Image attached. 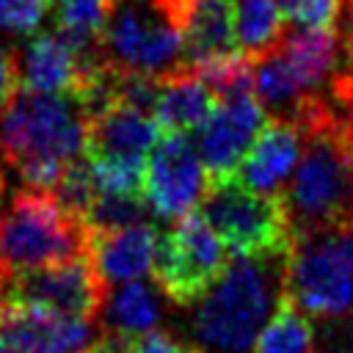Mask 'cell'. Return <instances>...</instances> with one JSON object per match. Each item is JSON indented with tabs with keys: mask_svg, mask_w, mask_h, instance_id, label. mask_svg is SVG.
I'll return each mask as SVG.
<instances>
[{
	"mask_svg": "<svg viewBox=\"0 0 353 353\" xmlns=\"http://www.w3.org/2000/svg\"><path fill=\"white\" fill-rule=\"evenodd\" d=\"M256 353H317L314 350V334L306 320V314L287 298L281 295L273 317L262 328L256 345Z\"/></svg>",
	"mask_w": 353,
	"mask_h": 353,
	"instance_id": "obj_24",
	"label": "cell"
},
{
	"mask_svg": "<svg viewBox=\"0 0 353 353\" xmlns=\"http://www.w3.org/2000/svg\"><path fill=\"white\" fill-rule=\"evenodd\" d=\"M8 281H11V276H8V270H6V265H3V259H0V295L6 292Z\"/></svg>",
	"mask_w": 353,
	"mask_h": 353,
	"instance_id": "obj_31",
	"label": "cell"
},
{
	"mask_svg": "<svg viewBox=\"0 0 353 353\" xmlns=\"http://www.w3.org/2000/svg\"><path fill=\"white\" fill-rule=\"evenodd\" d=\"M279 8L295 30H334V22L342 19L345 0H279Z\"/></svg>",
	"mask_w": 353,
	"mask_h": 353,
	"instance_id": "obj_26",
	"label": "cell"
},
{
	"mask_svg": "<svg viewBox=\"0 0 353 353\" xmlns=\"http://www.w3.org/2000/svg\"><path fill=\"white\" fill-rule=\"evenodd\" d=\"M234 39L240 55L256 61L279 47L284 39V17L279 0H232Z\"/></svg>",
	"mask_w": 353,
	"mask_h": 353,
	"instance_id": "obj_23",
	"label": "cell"
},
{
	"mask_svg": "<svg viewBox=\"0 0 353 353\" xmlns=\"http://www.w3.org/2000/svg\"><path fill=\"white\" fill-rule=\"evenodd\" d=\"M146 207L141 196H113V193H97L94 204L85 212V226L91 234H108L119 229H130L143 221Z\"/></svg>",
	"mask_w": 353,
	"mask_h": 353,
	"instance_id": "obj_25",
	"label": "cell"
},
{
	"mask_svg": "<svg viewBox=\"0 0 353 353\" xmlns=\"http://www.w3.org/2000/svg\"><path fill=\"white\" fill-rule=\"evenodd\" d=\"M3 295L19 303H36L58 314L91 323L94 317H99L108 298L105 281L88 254L33 273H19L8 281Z\"/></svg>",
	"mask_w": 353,
	"mask_h": 353,
	"instance_id": "obj_9",
	"label": "cell"
},
{
	"mask_svg": "<svg viewBox=\"0 0 353 353\" xmlns=\"http://www.w3.org/2000/svg\"><path fill=\"white\" fill-rule=\"evenodd\" d=\"M185 33V69L237 55L232 0H176Z\"/></svg>",
	"mask_w": 353,
	"mask_h": 353,
	"instance_id": "obj_16",
	"label": "cell"
},
{
	"mask_svg": "<svg viewBox=\"0 0 353 353\" xmlns=\"http://www.w3.org/2000/svg\"><path fill=\"white\" fill-rule=\"evenodd\" d=\"M279 52L312 99H323L345 72V44L339 30L284 33V39L279 41Z\"/></svg>",
	"mask_w": 353,
	"mask_h": 353,
	"instance_id": "obj_17",
	"label": "cell"
},
{
	"mask_svg": "<svg viewBox=\"0 0 353 353\" xmlns=\"http://www.w3.org/2000/svg\"><path fill=\"white\" fill-rule=\"evenodd\" d=\"M102 63L116 74L165 80L185 69V33L176 0H110L99 41Z\"/></svg>",
	"mask_w": 353,
	"mask_h": 353,
	"instance_id": "obj_5",
	"label": "cell"
},
{
	"mask_svg": "<svg viewBox=\"0 0 353 353\" xmlns=\"http://www.w3.org/2000/svg\"><path fill=\"white\" fill-rule=\"evenodd\" d=\"M19 83L36 94H80L105 63L91 66L61 33H39L17 55Z\"/></svg>",
	"mask_w": 353,
	"mask_h": 353,
	"instance_id": "obj_13",
	"label": "cell"
},
{
	"mask_svg": "<svg viewBox=\"0 0 353 353\" xmlns=\"http://www.w3.org/2000/svg\"><path fill=\"white\" fill-rule=\"evenodd\" d=\"M223 240L201 212H190L157 237L152 276L165 298L179 306L201 301L229 268Z\"/></svg>",
	"mask_w": 353,
	"mask_h": 353,
	"instance_id": "obj_8",
	"label": "cell"
},
{
	"mask_svg": "<svg viewBox=\"0 0 353 353\" xmlns=\"http://www.w3.org/2000/svg\"><path fill=\"white\" fill-rule=\"evenodd\" d=\"M339 240H342V245H345V251H347V256H350V262H353V229L342 232Z\"/></svg>",
	"mask_w": 353,
	"mask_h": 353,
	"instance_id": "obj_30",
	"label": "cell"
},
{
	"mask_svg": "<svg viewBox=\"0 0 353 353\" xmlns=\"http://www.w3.org/2000/svg\"><path fill=\"white\" fill-rule=\"evenodd\" d=\"M88 110L74 94L17 91L0 108V157L33 190L58 185L88 143Z\"/></svg>",
	"mask_w": 353,
	"mask_h": 353,
	"instance_id": "obj_2",
	"label": "cell"
},
{
	"mask_svg": "<svg viewBox=\"0 0 353 353\" xmlns=\"http://www.w3.org/2000/svg\"><path fill=\"white\" fill-rule=\"evenodd\" d=\"M157 237L160 234L149 223H138L108 234H91L88 256L105 284L141 281L146 273H152Z\"/></svg>",
	"mask_w": 353,
	"mask_h": 353,
	"instance_id": "obj_18",
	"label": "cell"
},
{
	"mask_svg": "<svg viewBox=\"0 0 353 353\" xmlns=\"http://www.w3.org/2000/svg\"><path fill=\"white\" fill-rule=\"evenodd\" d=\"M50 8L52 0H0V30L11 36H33Z\"/></svg>",
	"mask_w": 353,
	"mask_h": 353,
	"instance_id": "obj_27",
	"label": "cell"
},
{
	"mask_svg": "<svg viewBox=\"0 0 353 353\" xmlns=\"http://www.w3.org/2000/svg\"><path fill=\"white\" fill-rule=\"evenodd\" d=\"M207 193L199 149L185 132H165L149 152L143 196L154 215L182 221Z\"/></svg>",
	"mask_w": 353,
	"mask_h": 353,
	"instance_id": "obj_10",
	"label": "cell"
},
{
	"mask_svg": "<svg viewBox=\"0 0 353 353\" xmlns=\"http://www.w3.org/2000/svg\"><path fill=\"white\" fill-rule=\"evenodd\" d=\"M110 14V0H52L55 33H61L91 66L102 63L99 41Z\"/></svg>",
	"mask_w": 353,
	"mask_h": 353,
	"instance_id": "obj_22",
	"label": "cell"
},
{
	"mask_svg": "<svg viewBox=\"0 0 353 353\" xmlns=\"http://www.w3.org/2000/svg\"><path fill=\"white\" fill-rule=\"evenodd\" d=\"M91 232L47 190H19L0 204V259L8 276L85 256Z\"/></svg>",
	"mask_w": 353,
	"mask_h": 353,
	"instance_id": "obj_4",
	"label": "cell"
},
{
	"mask_svg": "<svg viewBox=\"0 0 353 353\" xmlns=\"http://www.w3.org/2000/svg\"><path fill=\"white\" fill-rule=\"evenodd\" d=\"M254 97L259 99L270 121H287L295 127L303 124L312 105L317 102L301 88L298 77L292 74L279 47L254 61Z\"/></svg>",
	"mask_w": 353,
	"mask_h": 353,
	"instance_id": "obj_19",
	"label": "cell"
},
{
	"mask_svg": "<svg viewBox=\"0 0 353 353\" xmlns=\"http://www.w3.org/2000/svg\"><path fill=\"white\" fill-rule=\"evenodd\" d=\"M284 256H234L199 301L190 331L201 353H248L284 295Z\"/></svg>",
	"mask_w": 353,
	"mask_h": 353,
	"instance_id": "obj_3",
	"label": "cell"
},
{
	"mask_svg": "<svg viewBox=\"0 0 353 353\" xmlns=\"http://www.w3.org/2000/svg\"><path fill=\"white\" fill-rule=\"evenodd\" d=\"M99 317L108 334L135 339L154 331V325L160 323V301L143 281H130L116 287L105 298Z\"/></svg>",
	"mask_w": 353,
	"mask_h": 353,
	"instance_id": "obj_21",
	"label": "cell"
},
{
	"mask_svg": "<svg viewBox=\"0 0 353 353\" xmlns=\"http://www.w3.org/2000/svg\"><path fill=\"white\" fill-rule=\"evenodd\" d=\"M303 149L281 201L295 237L353 229V124L320 99L301 124Z\"/></svg>",
	"mask_w": 353,
	"mask_h": 353,
	"instance_id": "obj_1",
	"label": "cell"
},
{
	"mask_svg": "<svg viewBox=\"0 0 353 353\" xmlns=\"http://www.w3.org/2000/svg\"><path fill=\"white\" fill-rule=\"evenodd\" d=\"M0 353H11V350H8L6 345H3V339H0Z\"/></svg>",
	"mask_w": 353,
	"mask_h": 353,
	"instance_id": "obj_34",
	"label": "cell"
},
{
	"mask_svg": "<svg viewBox=\"0 0 353 353\" xmlns=\"http://www.w3.org/2000/svg\"><path fill=\"white\" fill-rule=\"evenodd\" d=\"M179 350L182 342L174 339L168 331H157V328L130 342V353H179Z\"/></svg>",
	"mask_w": 353,
	"mask_h": 353,
	"instance_id": "obj_28",
	"label": "cell"
},
{
	"mask_svg": "<svg viewBox=\"0 0 353 353\" xmlns=\"http://www.w3.org/2000/svg\"><path fill=\"white\" fill-rule=\"evenodd\" d=\"M218 97L212 88L190 69H179L176 74L160 80V94L154 105V119L165 132L199 130L210 113L215 110Z\"/></svg>",
	"mask_w": 353,
	"mask_h": 353,
	"instance_id": "obj_20",
	"label": "cell"
},
{
	"mask_svg": "<svg viewBox=\"0 0 353 353\" xmlns=\"http://www.w3.org/2000/svg\"><path fill=\"white\" fill-rule=\"evenodd\" d=\"M160 124L154 113L138 110L119 99H110L102 110H97L88 121V143L85 157H108V160H132L143 163V154L154 149L160 141Z\"/></svg>",
	"mask_w": 353,
	"mask_h": 353,
	"instance_id": "obj_14",
	"label": "cell"
},
{
	"mask_svg": "<svg viewBox=\"0 0 353 353\" xmlns=\"http://www.w3.org/2000/svg\"><path fill=\"white\" fill-rule=\"evenodd\" d=\"M0 339L11 353H88L99 334L91 320L0 295Z\"/></svg>",
	"mask_w": 353,
	"mask_h": 353,
	"instance_id": "obj_12",
	"label": "cell"
},
{
	"mask_svg": "<svg viewBox=\"0 0 353 353\" xmlns=\"http://www.w3.org/2000/svg\"><path fill=\"white\" fill-rule=\"evenodd\" d=\"M284 295L309 317H353V262L339 234L295 237L284 265Z\"/></svg>",
	"mask_w": 353,
	"mask_h": 353,
	"instance_id": "obj_7",
	"label": "cell"
},
{
	"mask_svg": "<svg viewBox=\"0 0 353 353\" xmlns=\"http://www.w3.org/2000/svg\"><path fill=\"white\" fill-rule=\"evenodd\" d=\"M265 127V110L254 97V88L234 91L218 99L210 119L199 127L196 149L210 171V179L234 176L248 149Z\"/></svg>",
	"mask_w": 353,
	"mask_h": 353,
	"instance_id": "obj_11",
	"label": "cell"
},
{
	"mask_svg": "<svg viewBox=\"0 0 353 353\" xmlns=\"http://www.w3.org/2000/svg\"><path fill=\"white\" fill-rule=\"evenodd\" d=\"M17 83H19L17 55L11 50H3L0 47V108L17 94Z\"/></svg>",
	"mask_w": 353,
	"mask_h": 353,
	"instance_id": "obj_29",
	"label": "cell"
},
{
	"mask_svg": "<svg viewBox=\"0 0 353 353\" xmlns=\"http://www.w3.org/2000/svg\"><path fill=\"white\" fill-rule=\"evenodd\" d=\"M201 215L234 256H284L295 243L281 196H262L237 176L210 179Z\"/></svg>",
	"mask_w": 353,
	"mask_h": 353,
	"instance_id": "obj_6",
	"label": "cell"
},
{
	"mask_svg": "<svg viewBox=\"0 0 353 353\" xmlns=\"http://www.w3.org/2000/svg\"><path fill=\"white\" fill-rule=\"evenodd\" d=\"M303 149V132L287 121H268L240 165V182L262 196H281L284 182L295 174Z\"/></svg>",
	"mask_w": 353,
	"mask_h": 353,
	"instance_id": "obj_15",
	"label": "cell"
},
{
	"mask_svg": "<svg viewBox=\"0 0 353 353\" xmlns=\"http://www.w3.org/2000/svg\"><path fill=\"white\" fill-rule=\"evenodd\" d=\"M179 353H201L199 347H193V345H182V350Z\"/></svg>",
	"mask_w": 353,
	"mask_h": 353,
	"instance_id": "obj_32",
	"label": "cell"
},
{
	"mask_svg": "<svg viewBox=\"0 0 353 353\" xmlns=\"http://www.w3.org/2000/svg\"><path fill=\"white\" fill-rule=\"evenodd\" d=\"M3 190H6V179H3V168H0V199H3Z\"/></svg>",
	"mask_w": 353,
	"mask_h": 353,
	"instance_id": "obj_33",
	"label": "cell"
}]
</instances>
